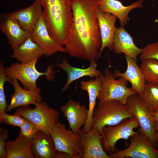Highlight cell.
<instances>
[{
    "instance_id": "3",
    "label": "cell",
    "mask_w": 158,
    "mask_h": 158,
    "mask_svg": "<svg viewBox=\"0 0 158 158\" xmlns=\"http://www.w3.org/2000/svg\"><path fill=\"white\" fill-rule=\"evenodd\" d=\"M133 116L125 104L117 100H109L94 109L91 129H96L101 132L105 126L116 125L124 119Z\"/></svg>"
},
{
    "instance_id": "9",
    "label": "cell",
    "mask_w": 158,
    "mask_h": 158,
    "mask_svg": "<svg viewBox=\"0 0 158 158\" xmlns=\"http://www.w3.org/2000/svg\"><path fill=\"white\" fill-rule=\"evenodd\" d=\"M126 104L128 111L137 119L139 129L158 150V140L156 137L155 124L153 116L148 108L140 101L138 93L127 99Z\"/></svg>"
},
{
    "instance_id": "1",
    "label": "cell",
    "mask_w": 158,
    "mask_h": 158,
    "mask_svg": "<svg viewBox=\"0 0 158 158\" xmlns=\"http://www.w3.org/2000/svg\"><path fill=\"white\" fill-rule=\"evenodd\" d=\"M99 0H71L73 21L64 48L71 56L96 60L102 44L97 17Z\"/></svg>"
},
{
    "instance_id": "24",
    "label": "cell",
    "mask_w": 158,
    "mask_h": 158,
    "mask_svg": "<svg viewBox=\"0 0 158 158\" xmlns=\"http://www.w3.org/2000/svg\"><path fill=\"white\" fill-rule=\"evenodd\" d=\"M81 89L87 91L89 99V112L87 121L82 131L86 133L91 129L92 116L96 104V100L99 96L102 87L101 80L100 77L87 81L81 80L80 82Z\"/></svg>"
},
{
    "instance_id": "30",
    "label": "cell",
    "mask_w": 158,
    "mask_h": 158,
    "mask_svg": "<svg viewBox=\"0 0 158 158\" xmlns=\"http://www.w3.org/2000/svg\"><path fill=\"white\" fill-rule=\"evenodd\" d=\"M153 58L158 60V42L149 44L143 48L140 56V60Z\"/></svg>"
},
{
    "instance_id": "16",
    "label": "cell",
    "mask_w": 158,
    "mask_h": 158,
    "mask_svg": "<svg viewBox=\"0 0 158 158\" xmlns=\"http://www.w3.org/2000/svg\"><path fill=\"white\" fill-rule=\"evenodd\" d=\"M11 84L13 86L14 91L10 96L11 101L7 105L6 112L19 107H26L31 104L35 106L37 102L42 101L40 88L33 90L23 89L20 85L18 80L14 78L12 79Z\"/></svg>"
},
{
    "instance_id": "5",
    "label": "cell",
    "mask_w": 158,
    "mask_h": 158,
    "mask_svg": "<svg viewBox=\"0 0 158 158\" xmlns=\"http://www.w3.org/2000/svg\"><path fill=\"white\" fill-rule=\"evenodd\" d=\"M32 109L31 107H19L13 114L27 119L35 124L40 130L50 135L54 124L58 121L59 112L51 108L44 101H38Z\"/></svg>"
},
{
    "instance_id": "17",
    "label": "cell",
    "mask_w": 158,
    "mask_h": 158,
    "mask_svg": "<svg viewBox=\"0 0 158 158\" xmlns=\"http://www.w3.org/2000/svg\"><path fill=\"white\" fill-rule=\"evenodd\" d=\"M97 17L100 32L102 44L96 60L100 57L102 51L106 47H107L110 50H112L116 28L115 23L117 18L114 15L102 11L99 9L97 13Z\"/></svg>"
},
{
    "instance_id": "20",
    "label": "cell",
    "mask_w": 158,
    "mask_h": 158,
    "mask_svg": "<svg viewBox=\"0 0 158 158\" xmlns=\"http://www.w3.org/2000/svg\"><path fill=\"white\" fill-rule=\"evenodd\" d=\"M42 11V6L35 0L30 6L12 12L10 15L18 21L23 29L31 34Z\"/></svg>"
},
{
    "instance_id": "21",
    "label": "cell",
    "mask_w": 158,
    "mask_h": 158,
    "mask_svg": "<svg viewBox=\"0 0 158 158\" xmlns=\"http://www.w3.org/2000/svg\"><path fill=\"white\" fill-rule=\"evenodd\" d=\"M143 2V0H139L130 5L125 6L117 0H99L98 9L116 16L119 20L121 27H124L129 20L128 16L129 12L134 8L142 7Z\"/></svg>"
},
{
    "instance_id": "29",
    "label": "cell",
    "mask_w": 158,
    "mask_h": 158,
    "mask_svg": "<svg viewBox=\"0 0 158 158\" xmlns=\"http://www.w3.org/2000/svg\"><path fill=\"white\" fill-rule=\"evenodd\" d=\"M23 135L28 139L32 141L37 131L40 130L35 124L30 120L24 118V120L20 127Z\"/></svg>"
},
{
    "instance_id": "28",
    "label": "cell",
    "mask_w": 158,
    "mask_h": 158,
    "mask_svg": "<svg viewBox=\"0 0 158 158\" xmlns=\"http://www.w3.org/2000/svg\"><path fill=\"white\" fill-rule=\"evenodd\" d=\"M5 67L4 62L0 61V114L6 112L7 105L6 99L4 89V83L6 81L11 84L12 79L9 78L5 72Z\"/></svg>"
},
{
    "instance_id": "33",
    "label": "cell",
    "mask_w": 158,
    "mask_h": 158,
    "mask_svg": "<svg viewBox=\"0 0 158 158\" xmlns=\"http://www.w3.org/2000/svg\"><path fill=\"white\" fill-rule=\"evenodd\" d=\"M151 113L153 116L155 124L156 130L158 131V110Z\"/></svg>"
},
{
    "instance_id": "6",
    "label": "cell",
    "mask_w": 158,
    "mask_h": 158,
    "mask_svg": "<svg viewBox=\"0 0 158 158\" xmlns=\"http://www.w3.org/2000/svg\"><path fill=\"white\" fill-rule=\"evenodd\" d=\"M99 77L102 87L97 97L98 106L111 99L118 100L126 104L129 96L137 93L127 87L128 82L127 80L121 77L116 80L113 73L107 68L104 69V74L101 73Z\"/></svg>"
},
{
    "instance_id": "4",
    "label": "cell",
    "mask_w": 158,
    "mask_h": 158,
    "mask_svg": "<svg viewBox=\"0 0 158 158\" xmlns=\"http://www.w3.org/2000/svg\"><path fill=\"white\" fill-rule=\"evenodd\" d=\"M37 60L25 64L13 63L10 66L5 68V73L10 78H14L19 80L24 89L29 90H35L38 88L36 81L40 76L45 75L47 80L52 81L56 72L53 69L54 65H48L44 72L38 71L35 67Z\"/></svg>"
},
{
    "instance_id": "27",
    "label": "cell",
    "mask_w": 158,
    "mask_h": 158,
    "mask_svg": "<svg viewBox=\"0 0 158 158\" xmlns=\"http://www.w3.org/2000/svg\"><path fill=\"white\" fill-rule=\"evenodd\" d=\"M140 68L145 81L158 84V60L148 58L142 60Z\"/></svg>"
},
{
    "instance_id": "19",
    "label": "cell",
    "mask_w": 158,
    "mask_h": 158,
    "mask_svg": "<svg viewBox=\"0 0 158 158\" xmlns=\"http://www.w3.org/2000/svg\"><path fill=\"white\" fill-rule=\"evenodd\" d=\"M89 66L86 68H76L70 65L65 58L62 59L61 63H57L54 65L63 69L66 72L67 79L66 82L61 90L65 91L68 89L70 85L73 81L85 76L91 78L99 77L100 71L97 69V65L95 60L90 61Z\"/></svg>"
},
{
    "instance_id": "34",
    "label": "cell",
    "mask_w": 158,
    "mask_h": 158,
    "mask_svg": "<svg viewBox=\"0 0 158 158\" xmlns=\"http://www.w3.org/2000/svg\"><path fill=\"white\" fill-rule=\"evenodd\" d=\"M156 137L157 139L158 140V131L156 132Z\"/></svg>"
},
{
    "instance_id": "15",
    "label": "cell",
    "mask_w": 158,
    "mask_h": 158,
    "mask_svg": "<svg viewBox=\"0 0 158 158\" xmlns=\"http://www.w3.org/2000/svg\"><path fill=\"white\" fill-rule=\"evenodd\" d=\"M60 109L68 121L70 129L74 133L78 134L87 121L88 109L79 102L71 99Z\"/></svg>"
},
{
    "instance_id": "23",
    "label": "cell",
    "mask_w": 158,
    "mask_h": 158,
    "mask_svg": "<svg viewBox=\"0 0 158 158\" xmlns=\"http://www.w3.org/2000/svg\"><path fill=\"white\" fill-rule=\"evenodd\" d=\"M32 144L33 141L25 137L20 130L15 140L5 142L6 158H34L32 151Z\"/></svg>"
},
{
    "instance_id": "22",
    "label": "cell",
    "mask_w": 158,
    "mask_h": 158,
    "mask_svg": "<svg viewBox=\"0 0 158 158\" xmlns=\"http://www.w3.org/2000/svg\"><path fill=\"white\" fill-rule=\"evenodd\" d=\"M125 56L127 63L126 71L122 73L116 70L114 73V75L115 78L121 77L127 80L131 84L130 88L140 94L143 90L146 82L136 61L129 56L125 55Z\"/></svg>"
},
{
    "instance_id": "2",
    "label": "cell",
    "mask_w": 158,
    "mask_h": 158,
    "mask_svg": "<svg viewBox=\"0 0 158 158\" xmlns=\"http://www.w3.org/2000/svg\"><path fill=\"white\" fill-rule=\"evenodd\" d=\"M44 8L42 17L51 38L64 45L73 21L71 0H37Z\"/></svg>"
},
{
    "instance_id": "18",
    "label": "cell",
    "mask_w": 158,
    "mask_h": 158,
    "mask_svg": "<svg viewBox=\"0 0 158 158\" xmlns=\"http://www.w3.org/2000/svg\"><path fill=\"white\" fill-rule=\"evenodd\" d=\"M142 50L137 47L132 37L124 27L116 28L112 50L114 52L118 54L123 53L137 62V56Z\"/></svg>"
},
{
    "instance_id": "11",
    "label": "cell",
    "mask_w": 158,
    "mask_h": 158,
    "mask_svg": "<svg viewBox=\"0 0 158 158\" xmlns=\"http://www.w3.org/2000/svg\"><path fill=\"white\" fill-rule=\"evenodd\" d=\"M0 28L13 50L23 44L31 34L23 29L18 21L8 13H1Z\"/></svg>"
},
{
    "instance_id": "7",
    "label": "cell",
    "mask_w": 158,
    "mask_h": 158,
    "mask_svg": "<svg viewBox=\"0 0 158 158\" xmlns=\"http://www.w3.org/2000/svg\"><path fill=\"white\" fill-rule=\"evenodd\" d=\"M139 126L135 117L133 116L122 120L117 125L104 127L101 131V142L104 150L109 154L119 150L115 148L116 142L120 139L127 140L136 133L133 129Z\"/></svg>"
},
{
    "instance_id": "14",
    "label": "cell",
    "mask_w": 158,
    "mask_h": 158,
    "mask_svg": "<svg viewBox=\"0 0 158 158\" xmlns=\"http://www.w3.org/2000/svg\"><path fill=\"white\" fill-rule=\"evenodd\" d=\"M78 133L83 150L82 158H110L102 148L99 130L92 128L85 133L81 129Z\"/></svg>"
},
{
    "instance_id": "26",
    "label": "cell",
    "mask_w": 158,
    "mask_h": 158,
    "mask_svg": "<svg viewBox=\"0 0 158 158\" xmlns=\"http://www.w3.org/2000/svg\"><path fill=\"white\" fill-rule=\"evenodd\" d=\"M138 95L140 101L151 112L158 110V84L146 82L143 91Z\"/></svg>"
},
{
    "instance_id": "13",
    "label": "cell",
    "mask_w": 158,
    "mask_h": 158,
    "mask_svg": "<svg viewBox=\"0 0 158 158\" xmlns=\"http://www.w3.org/2000/svg\"><path fill=\"white\" fill-rule=\"evenodd\" d=\"M32 151L35 158H71L67 154L56 151L50 135L40 130L33 140Z\"/></svg>"
},
{
    "instance_id": "32",
    "label": "cell",
    "mask_w": 158,
    "mask_h": 158,
    "mask_svg": "<svg viewBox=\"0 0 158 158\" xmlns=\"http://www.w3.org/2000/svg\"><path fill=\"white\" fill-rule=\"evenodd\" d=\"M8 131L2 128L0 129V158H6V152L5 148V140L8 137Z\"/></svg>"
},
{
    "instance_id": "10",
    "label": "cell",
    "mask_w": 158,
    "mask_h": 158,
    "mask_svg": "<svg viewBox=\"0 0 158 158\" xmlns=\"http://www.w3.org/2000/svg\"><path fill=\"white\" fill-rule=\"evenodd\" d=\"M129 139L127 148L109 154L110 158H158V150L139 129Z\"/></svg>"
},
{
    "instance_id": "8",
    "label": "cell",
    "mask_w": 158,
    "mask_h": 158,
    "mask_svg": "<svg viewBox=\"0 0 158 158\" xmlns=\"http://www.w3.org/2000/svg\"><path fill=\"white\" fill-rule=\"evenodd\" d=\"M50 135L56 151L67 154L71 158H82L83 150L78 133L67 129L64 124L58 121L54 124Z\"/></svg>"
},
{
    "instance_id": "25",
    "label": "cell",
    "mask_w": 158,
    "mask_h": 158,
    "mask_svg": "<svg viewBox=\"0 0 158 158\" xmlns=\"http://www.w3.org/2000/svg\"><path fill=\"white\" fill-rule=\"evenodd\" d=\"M43 55L44 53L41 48L30 37L20 46L13 50L10 57L25 64L38 59Z\"/></svg>"
},
{
    "instance_id": "31",
    "label": "cell",
    "mask_w": 158,
    "mask_h": 158,
    "mask_svg": "<svg viewBox=\"0 0 158 158\" xmlns=\"http://www.w3.org/2000/svg\"><path fill=\"white\" fill-rule=\"evenodd\" d=\"M24 118L19 116L13 114L10 115L4 112L0 114V122L8 125L20 127Z\"/></svg>"
},
{
    "instance_id": "12",
    "label": "cell",
    "mask_w": 158,
    "mask_h": 158,
    "mask_svg": "<svg viewBox=\"0 0 158 158\" xmlns=\"http://www.w3.org/2000/svg\"><path fill=\"white\" fill-rule=\"evenodd\" d=\"M30 37L40 47L46 56H49L58 52L66 53L64 47L51 38L42 16Z\"/></svg>"
}]
</instances>
